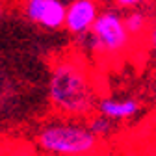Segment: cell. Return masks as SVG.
Instances as JSON below:
<instances>
[{"instance_id": "9c48e42d", "label": "cell", "mask_w": 156, "mask_h": 156, "mask_svg": "<svg viewBox=\"0 0 156 156\" xmlns=\"http://www.w3.org/2000/svg\"><path fill=\"white\" fill-rule=\"evenodd\" d=\"M113 2L119 6V8H125V9H134V8H140L143 6L149 0H113Z\"/></svg>"}, {"instance_id": "8fae6325", "label": "cell", "mask_w": 156, "mask_h": 156, "mask_svg": "<svg viewBox=\"0 0 156 156\" xmlns=\"http://www.w3.org/2000/svg\"><path fill=\"white\" fill-rule=\"evenodd\" d=\"M0 15H2V4H0Z\"/></svg>"}, {"instance_id": "3957f363", "label": "cell", "mask_w": 156, "mask_h": 156, "mask_svg": "<svg viewBox=\"0 0 156 156\" xmlns=\"http://www.w3.org/2000/svg\"><path fill=\"white\" fill-rule=\"evenodd\" d=\"M132 41V34L125 24V15L115 8H108L99 13L93 28L89 30V50L99 56H119Z\"/></svg>"}, {"instance_id": "30bf717a", "label": "cell", "mask_w": 156, "mask_h": 156, "mask_svg": "<svg viewBox=\"0 0 156 156\" xmlns=\"http://www.w3.org/2000/svg\"><path fill=\"white\" fill-rule=\"evenodd\" d=\"M149 50L156 58V24L152 28H149Z\"/></svg>"}, {"instance_id": "5b68a950", "label": "cell", "mask_w": 156, "mask_h": 156, "mask_svg": "<svg viewBox=\"0 0 156 156\" xmlns=\"http://www.w3.org/2000/svg\"><path fill=\"white\" fill-rule=\"evenodd\" d=\"M101 9L97 0H73L67 6L65 30L73 35H86L93 28Z\"/></svg>"}, {"instance_id": "8992f818", "label": "cell", "mask_w": 156, "mask_h": 156, "mask_svg": "<svg viewBox=\"0 0 156 156\" xmlns=\"http://www.w3.org/2000/svg\"><path fill=\"white\" fill-rule=\"evenodd\" d=\"M97 112L113 123H123L134 119L141 112V102L136 97H101L97 101Z\"/></svg>"}, {"instance_id": "7a4b0ae2", "label": "cell", "mask_w": 156, "mask_h": 156, "mask_svg": "<svg viewBox=\"0 0 156 156\" xmlns=\"http://www.w3.org/2000/svg\"><path fill=\"white\" fill-rule=\"evenodd\" d=\"M37 147L48 154H63V156H78L91 154L99 151L101 138L91 132L87 123L60 119L43 125L37 132Z\"/></svg>"}, {"instance_id": "52a82bcc", "label": "cell", "mask_w": 156, "mask_h": 156, "mask_svg": "<svg viewBox=\"0 0 156 156\" xmlns=\"http://www.w3.org/2000/svg\"><path fill=\"white\" fill-rule=\"evenodd\" d=\"M125 24L132 35H143L149 30V15L134 8L125 15Z\"/></svg>"}, {"instance_id": "6da1fadb", "label": "cell", "mask_w": 156, "mask_h": 156, "mask_svg": "<svg viewBox=\"0 0 156 156\" xmlns=\"http://www.w3.org/2000/svg\"><path fill=\"white\" fill-rule=\"evenodd\" d=\"M48 99L65 117L84 119L97 110V93L86 65L78 58L58 60L50 71Z\"/></svg>"}, {"instance_id": "ba28073f", "label": "cell", "mask_w": 156, "mask_h": 156, "mask_svg": "<svg viewBox=\"0 0 156 156\" xmlns=\"http://www.w3.org/2000/svg\"><path fill=\"white\" fill-rule=\"evenodd\" d=\"M87 126L91 128V132L95 136H99V138H106V136H110L113 132L115 123L112 119H108L106 115L97 112V115H89L87 117Z\"/></svg>"}, {"instance_id": "277c9868", "label": "cell", "mask_w": 156, "mask_h": 156, "mask_svg": "<svg viewBox=\"0 0 156 156\" xmlns=\"http://www.w3.org/2000/svg\"><path fill=\"white\" fill-rule=\"evenodd\" d=\"M24 15L45 30H60L65 28L67 6L62 0H26Z\"/></svg>"}]
</instances>
